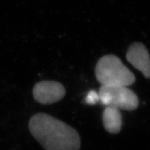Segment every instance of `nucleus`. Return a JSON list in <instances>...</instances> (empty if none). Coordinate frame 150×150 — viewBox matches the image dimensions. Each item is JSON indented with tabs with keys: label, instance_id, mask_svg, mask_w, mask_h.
I'll return each instance as SVG.
<instances>
[{
	"label": "nucleus",
	"instance_id": "obj_1",
	"mask_svg": "<svg viewBox=\"0 0 150 150\" xmlns=\"http://www.w3.org/2000/svg\"><path fill=\"white\" fill-rule=\"evenodd\" d=\"M32 136L45 150H79L78 132L63 121L46 113L33 115L29 122Z\"/></svg>",
	"mask_w": 150,
	"mask_h": 150
},
{
	"label": "nucleus",
	"instance_id": "obj_2",
	"mask_svg": "<svg viewBox=\"0 0 150 150\" xmlns=\"http://www.w3.org/2000/svg\"><path fill=\"white\" fill-rule=\"evenodd\" d=\"M95 76L102 86L132 85L136 81L135 75L117 56L108 54L102 56L95 66Z\"/></svg>",
	"mask_w": 150,
	"mask_h": 150
},
{
	"label": "nucleus",
	"instance_id": "obj_3",
	"mask_svg": "<svg viewBox=\"0 0 150 150\" xmlns=\"http://www.w3.org/2000/svg\"><path fill=\"white\" fill-rule=\"evenodd\" d=\"M98 93L99 101L106 107L134 110L138 108L139 104L136 93L127 86H102Z\"/></svg>",
	"mask_w": 150,
	"mask_h": 150
},
{
	"label": "nucleus",
	"instance_id": "obj_4",
	"mask_svg": "<svg viewBox=\"0 0 150 150\" xmlns=\"http://www.w3.org/2000/svg\"><path fill=\"white\" fill-rule=\"evenodd\" d=\"M65 87L55 81H42L33 88L35 100L41 104H51L59 102L65 95Z\"/></svg>",
	"mask_w": 150,
	"mask_h": 150
},
{
	"label": "nucleus",
	"instance_id": "obj_5",
	"mask_svg": "<svg viewBox=\"0 0 150 150\" xmlns=\"http://www.w3.org/2000/svg\"><path fill=\"white\" fill-rule=\"evenodd\" d=\"M127 60L145 77L150 78V56L147 47L141 42L131 44L126 54Z\"/></svg>",
	"mask_w": 150,
	"mask_h": 150
},
{
	"label": "nucleus",
	"instance_id": "obj_6",
	"mask_svg": "<svg viewBox=\"0 0 150 150\" xmlns=\"http://www.w3.org/2000/svg\"><path fill=\"white\" fill-rule=\"evenodd\" d=\"M104 129L110 134H118L121 130L122 118L121 112L117 108L107 106L102 113Z\"/></svg>",
	"mask_w": 150,
	"mask_h": 150
},
{
	"label": "nucleus",
	"instance_id": "obj_7",
	"mask_svg": "<svg viewBox=\"0 0 150 150\" xmlns=\"http://www.w3.org/2000/svg\"><path fill=\"white\" fill-rule=\"evenodd\" d=\"M99 102V93H97L96 91L91 90L87 94L85 99V102L87 104L89 105H94L96 103Z\"/></svg>",
	"mask_w": 150,
	"mask_h": 150
}]
</instances>
